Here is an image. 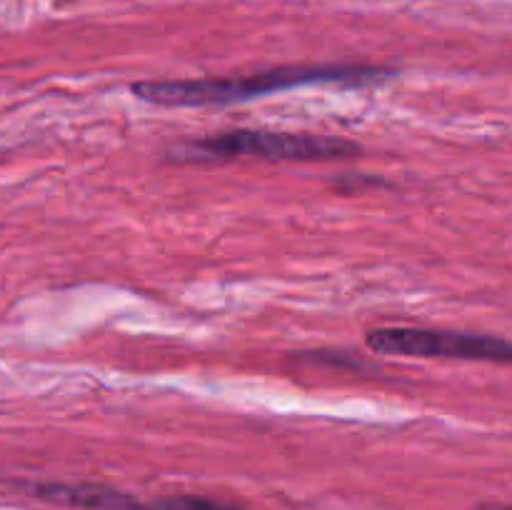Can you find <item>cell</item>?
Returning a JSON list of instances; mask_svg holds the SVG:
<instances>
[{"label":"cell","mask_w":512,"mask_h":510,"mask_svg":"<svg viewBox=\"0 0 512 510\" xmlns=\"http://www.w3.org/2000/svg\"><path fill=\"white\" fill-rule=\"evenodd\" d=\"M393 75V68H380V65H283V68L235 75V78L140 80L130 90L135 98L163 108H203V105L243 103L300 85H373Z\"/></svg>","instance_id":"cell-1"},{"label":"cell","mask_w":512,"mask_h":510,"mask_svg":"<svg viewBox=\"0 0 512 510\" xmlns=\"http://www.w3.org/2000/svg\"><path fill=\"white\" fill-rule=\"evenodd\" d=\"M358 145L340 138L305 133H273V130H230L203 140H190L173 150L175 160H343L358 153Z\"/></svg>","instance_id":"cell-2"},{"label":"cell","mask_w":512,"mask_h":510,"mask_svg":"<svg viewBox=\"0 0 512 510\" xmlns=\"http://www.w3.org/2000/svg\"><path fill=\"white\" fill-rule=\"evenodd\" d=\"M368 345L383 355H408V358H448L478 360V363L512 365V343L495 335L463 333L440 328H375L368 333Z\"/></svg>","instance_id":"cell-3"},{"label":"cell","mask_w":512,"mask_h":510,"mask_svg":"<svg viewBox=\"0 0 512 510\" xmlns=\"http://www.w3.org/2000/svg\"><path fill=\"white\" fill-rule=\"evenodd\" d=\"M33 495L53 503L70 505V508L88 510H138V500L120 490L105 488V485H68V483H38L33 485Z\"/></svg>","instance_id":"cell-4"},{"label":"cell","mask_w":512,"mask_h":510,"mask_svg":"<svg viewBox=\"0 0 512 510\" xmlns=\"http://www.w3.org/2000/svg\"><path fill=\"white\" fill-rule=\"evenodd\" d=\"M138 510H243L235 505H225L220 500L200 498V495H173V498H160L155 503H140Z\"/></svg>","instance_id":"cell-5"},{"label":"cell","mask_w":512,"mask_h":510,"mask_svg":"<svg viewBox=\"0 0 512 510\" xmlns=\"http://www.w3.org/2000/svg\"><path fill=\"white\" fill-rule=\"evenodd\" d=\"M485 510H512V503L510 505H490V508Z\"/></svg>","instance_id":"cell-6"}]
</instances>
